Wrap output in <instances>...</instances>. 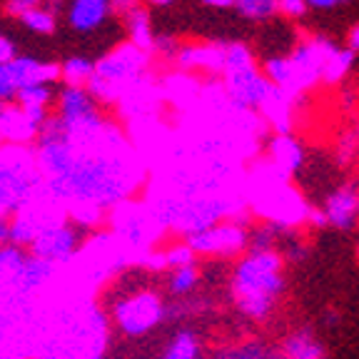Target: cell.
Masks as SVG:
<instances>
[{
	"mask_svg": "<svg viewBox=\"0 0 359 359\" xmlns=\"http://www.w3.org/2000/svg\"><path fill=\"white\" fill-rule=\"evenodd\" d=\"M235 6L250 20H267L277 13V0H235Z\"/></svg>",
	"mask_w": 359,
	"mask_h": 359,
	"instance_id": "22",
	"label": "cell"
},
{
	"mask_svg": "<svg viewBox=\"0 0 359 359\" xmlns=\"http://www.w3.org/2000/svg\"><path fill=\"white\" fill-rule=\"evenodd\" d=\"M22 359H45V357H38V354H30V357H22Z\"/></svg>",
	"mask_w": 359,
	"mask_h": 359,
	"instance_id": "39",
	"label": "cell"
},
{
	"mask_svg": "<svg viewBox=\"0 0 359 359\" xmlns=\"http://www.w3.org/2000/svg\"><path fill=\"white\" fill-rule=\"evenodd\" d=\"M269 168L275 170L282 180L290 177L294 170L302 165L304 160V150L292 135H277L275 140L269 142Z\"/></svg>",
	"mask_w": 359,
	"mask_h": 359,
	"instance_id": "9",
	"label": "cell"
},
{
	"mask_svg": "<svg viewBox=\"0 0 359 359\" xmlns=\"http://www.w3.org/2000/svg\"><path fill=\"white\" fill-rule=\"evenodd\" d=\"M262 75L267 78V83L272 85V88L282 90V93H285L287 97H292V100L302 93L290 57H269V60H264V73Z\"/></svg>",
	"mask_w": 359,
	"mask_h": 359,
	"instance_id": "15",
	"label": "cell"
},
{
	"mask_svg": "<svg viewBox=\"0 0 359 359\" xmlns=\"http://www.w3.org/2000/svg\"><path fill=\"white\" fill-rule=\"evenodd\" d=\"M128 33H130V45H135L137 50H152V43H155V35L150 28V18L142 8H135L128 15Z\"/></svg>",
	"mask_w": 359,
	"mask_h": 359,
	"instance_id": "16",
	"label": "cell"
},
{
	"mask_svg": "<svg viewBox=\"0 0 359 359\" xmlns=\"http://www.w3.org/2000/svg\"><path fill=\"white\" fill-rule=\"evenodd\" d=\"M217 359H272V349L264 347L259 339H242L224 344L217 352Z\"/></svg>",
	"mask_w": 359,
	"mask_h": 359,
	"instance_id": "18",
	"label": "cell"
},
{
	"mask_svg": "<svg viewBox=\"0 0 359 359\" xmlns=\"http://www.w3.org/2000/svg\"><path fill=\"white\" fill-rule=\"evenodd\" d=\"M304 222H307L309 227H314V230H322V227H327L325 212H322V210H317V208H309L307 219H304Z\"/></svg>",
	"mask_w": 359,
	"mask_h": 359,
	"instance_id": "29",
	"label": "cell"
},
{
	"mask_svg": "<svg viewBox=\"0 0 359 359\" xmlns=\"http://www.w3.org/2000/svg\"><path fill=\"white\" fill-rule=\"evenodd\" d=\"M347 50H352V53H357L359 50V25H354L352 30L347 33Z\"/></svg>",
	"mask_w": 359,
	"mask_h": 359,
	"instance_id": "34",
	"label": "cell"
},
{
	"mask_svg": "<svg viewBox=\"0 0 359 359\" xmlns=\"http://www.w3.org/2000/svg\"><path fill=\"white\" fill-rule=\"evenodd\" d=\"M277 13L287 18H302L307 13V0H277Z\"/></svg>",
	"mask_w": 359,
	"mask_h": 359,
	"instance_id": "26",
	"label": "cell"
},
{
	"mask_svg": "<svg viewBox=\"0 0 359 359\" xmlns=\"http://www.w3.org/2000/svg\"><path fill=\"white\" fill-rule=\"evenodd\" d=\"M354 65V53L352 50H342V48H334V50L327 55L325 65H322V75L320 80H325V83H342L344 78L349 75V70H352Z\"/></svg>",
	"mask_w": 359,
	"mask_h": 359,
	"instance_id": "17",
	"label": "cell"
},
{
	"mask_svg": "<svg viewBox=\"0 0 359 359\" xmlns=\"http://www.w3.org/2000/svg\"><path fill=\"white\" fill-rule=\"evenodd\" d=\"M182 67H205L210 73L224 70V45H185L175 53Z\"/></svg>",
	"mask_w": 359,
	"mask_h": 359,
	"instance_id": "12",
	"label": "cell"
},
{
	"mask_svg": "<svg viewBox=\"0 0 359 359\" xmlns=\"http://www.w3.org/2000/svg\"><path fill=\"white\" fill-rule=\"evenodd\" d=\"M0 137L13 145H30L38 137V128L25 118L20 105H6L0 112Z\"/></svg>",
	"mask_w": 359,
	"mask_h": 359,
	"instance_id": "10",
	"label": "cell"
},
{
	"mask_svg": "<svg viewBox=\"0 0 359 359\" xmlns=\"http://www.w3.org/2000/svg\"><path fill=\"white\" fill-rule=\"evenodd\" d=\"M337 45L327 38H309L307 43H302L297 50L290 55V62L294 67V75L299 80V88L307 90L314 83H320L322 65H325L327 55L334 50Z\"/></svg>",
	"mask_w": 359,
	"mask_h": 359,
	"instance_id": "6",
	"label": "cell"
},
{
	"mask_svg": "<svg viewBox=\"0 0 359 359\" xmlns=\"http://www.w3.org/2000/svg\"><path fill=\"white\" fill-rule=\"evenodd\" d=\"M247 227L232 222V219H219V222L210 224L205 230L190 235V247L195 257L205 259H230L240 257L247 252Z\"/></svg>",
	"mask_w": 359,
	"mask_h": 359,
	"instance_id": "2",
	"label": "cell"
},
{
	"mask_svg": "<svg viewBox=\"0 0 359 359\" xmlns=\"http://www.w3.org/2000/svg\"><path fill=\"white\" fill-rule=\"evenodd\" d=\"M222 75H224V93L232 100V105H240L245 110L247 107H259V102L272 90V85L259 73L255 62L227 65L222 70Z\"/></svg>",
	"mask_w": 359,
	"mask_h": 359,
	"instance_id": "4",
	"label": "cell"
},
{
	"mask_svg": "<svg viewBox=\"0 0 359 359\" xmlns=\"http://www.w3.org/2000/svg\"><path fill=\"white\" fill-rule=\"evenodd\" d=\"M18 90H20V85H18L15 75H13L11 62H0V102L3 105L15 102Z\"/></svg>",
	"mask_w": 359,
	"mask_h": 359,
	"instance_id": "25",
	"label": "cell"
},
{
	"mask_svg": "<svg viewBox=\"0 0 359 359\" xmlns=\"http://www.w3.org/2000/svg\"><path fill=\"white\" fill-rule=\"evenodd\" d=\"M327 224L337 230H352L359 222V182H344L332 190L322 208Z\"/></svg>",
	"mask_w": 359,
	"mask_h": 359,
	"instance_id": "7",
	"label": "cell"
},
{
	"mask_svg": "<svg viewBox=\"0 0 359 359\" xmlns=\"http://www.w3.org/2000/svg\"><path fill=\"white\" fill-rule=\"evenodd\" d=\"M13 57H15V45L6 35H0V62H11Z\"/></svg>",
	"mask_w": 359,
	"mask_h": 359,
	"instance_id": "30",
	"label": "cell"
},
{
	"mask_svg": "<svg viewBox=\"0 0 359 359\" xmlns=\"http://www.w3.org/2000/svg\"><path fill=\"white\" fill-rule=\"evenodd\" d=\"M53 257H55V252H53L50 240L45 235H40V232L25 227V230L13 240L11 262L8 264H13L22 275H33V272H40Z\"/></svg>",
	"mask_w": 359,
	"mask_h": 359,
	"instance_id": "5",
	"label": "cell"
},
{
	"mask_svg": "<svg viewBox=\"0 0 359 359\" xmlns=\"http://www.w3.org/2000/svg\"><path fill=\"white\" fill-rule=\"evenodd\" d=\"M327 325H337V312H327Z\"/></svg>",
	"mask_w": 359,
	"mask_h": 359,
	"instance_id": "36",
	"label": "cell"
},
{
	"mask_svg": "<svg viewBox=\"0 0 359 359\" xmlns=\"http://www.w3.org/2000/svg\"><path fill=\"white\" fill-rule=\"evenodd\" d=\"M110 15V0H73L70 6V25L75 30H95Z\"/></svg>",
	"mask_w": 359,
	"mask_h": 359,
	"instance_id": "14",
	"label": "cell"
},
{
	"mask_svg": "<svg viewBox=\"0 0 359 359\" xmlns=\"http://www.w3.org/2000/svg\"><path fill=\"white\" fill-rule=\"evenodd\" d=\"M147 3H152V6H170L175 0H147Z\"/></svg>",
	"mask_w": 359,
	"mask_h": 359,
	"instance_id": "37",
	"label": "cell"
},
{
	"mask_svg": "<svg viewBox=\"0 0 359 359\" xmlns=\"http://www.w3.org/2000/svg\"><path fill=\"white\" fill-rule=\"evenodd\" d=\"M282 267H285V257L277 250L245 252V257L235 264L230 294L237 312L245 320L267 322L272 317L285 292Z\"/></svg>",
	"mask_w": 359,
	"mask_h": 359,
	"instance_id": "1",
	"label": "cell"
},
{
	"mask_svg": "<svg viewBox=\"0 0 359 359\" xmlns=\"http://www.w3.org/2000/svg\"><path fill=\"white\" fill-rule=\"evenodd\" d=\"M205 6H210V8H230V6H235V0H202Z\"/></svg>",
	"mask_w": 359,
	"mask_h": 359,
	"instance_id": "35",
	"label": "cell"
},
{
	"mask_svg": "<svg viewBox=\"0 0 359 359\" xmlns=\"http://www.w3.org/2000/svg\"><path fill=\"white\" fill-rule=\"evenodd\" d=\"M292 105H294L292 97H287L282 90L272 88L267 93V97L259 102L257 110L262 112L264 120L275 128L277 135H292V128H294V120H292Z\"/></svg>",
	"mask_w": 359,
	"mask_h": 359,
	"instance_id": "11",
	"label": "cell"
},
{
	"mask_svg": "<svg viewBox=\"0 0 359 359\" xmlns=\"http://www.w3.org/2000/svg\"><path fill=\"white\" fill-rule=\"evenodd\" d=\"M272 359H327V349L309 327H302L285 337L280 349L272 352Z\"/></svg>",
	"mask_w": 359,
	"mask_h": 359,
	"instance_id": "8",
	"label": "cell"
},
{
	"mask_svg": "<svg viewBox=\"0 0 359 359\" xmlns=\"http://www.w3.org/2000/svg\"><path fill=\"white\" fill-rule=\"evenodd\" d=\"M93 73H95V65L88 57H67L60 65V78L65 80V85H73V88H85Z\"/></svg>",
	"mask_w": 359,
	"mask_h": 359,
	"instance_id": "19",
	"label": "cell"
},
{
	"mask_svg": "<svg viewBox=\"0 0 359 359\" xmlns=\"http://www.w3.org/2000/svg\"><path fill=\"white\" fill-rule=\"evenodd\" d=\"M22 25H28L35 33H53L55 30V15L50 11H43V8H35V11L20 15Z\"/></svg>",
	"mask_w": 359,
	"mask_h": 359,
	"instance_id": "24",
	"label": "cell"
},
{
	"mask_svg": "<svg viewBox=\"0 0 359 359\" xmlns=\"http://www.w3.org/2000/svg\"><path fill=\"white\" fill-rule=\"evenodd\" d=\"M334 157H337V165H342V168H349L357 160V135H354V128L344 130L337 137Z\"/></svg>",
	"mask_w": 359,
	"mask_h": 359,
	"instance_id": "23",
	"label": "cell"
},
{
	"mask_svg": "<svg viewBox=\"0 0 359 359\" xmlns=\"http://www.w3.org/2000/svg\"><path fill=\"white\" fill-rule=\"evenodd\" d=\"M347 3V0H307V8H317V11H330V8H337Z\"/></svg>",
	"mask_w": 359,
	"mask_h": 359,
	"instance_id": "33",
	"label": "cell"
},
{
	"mask_svg": "<svg viewBox=\"0 0 359 359\" xmlns=\"http://www.w3.org/2000/svg\"><path fill=\"white\" fill-rule=\"evenodd\" d=\"M152 50H160V53H165V55H175V53H177V45H175L170 38H155Z\"/></svg>",
	"mask_w": 359,
	"mask_h": 359,
	"instance_id": "31",
	"label": "cell"
},
{
	"mask_svg": "<svg viewBox=\"0 0 359 359\" xmlns=\"http://www.w3.org/2000/svg\"><path fill=\"white\" fill-rule=\"evenodd\" d=\"M285 257L292 259V262H302V259L307 257V245H304V242L292 240L290 245H287V250H285Z\"/></svg>",
	"mask_w": 359,
	"mask_h": 359,
	"instance_id": "28",
	"label": "cell"
},
{
	"mask_svg": "<svg viewBox=\"0 0 359 359\" xmlns=\"http://www.w3.org/2000/svg\"><path fill=\"white\" fill-rule=\"evenodd\" d=\"M40 3L43 0H8V13H13V15H25V13L35 11V8H40Z\"/></svg>",
	"mask_w": 359,
	"mask_h": 359,
	"instance_id": "27",
	"label": "cell"
},
{
	"mask_svg": "<svg viewBox=\"0 0 359 359\" xmlns=\"http://www.w3.org/2000/svg\"><path fill=\"white\" fill-rule=\"evenodd\" d=\"M3 107H6V105H3V102H0V112H3Z\"/></svg>",
	"mask_w": 359,
	"mask_h": 359,
	"instance_id": "40",
	"label": "cell"
},
{
	"mask_svg": "<svg viewBox=\"0 0 359 359\" xmlns=\"http://www.w3.org/2000/svg\"><path fill=\"white\" fill-rule=\"evenodd\" d=\"M50 100H53L50 85H25V88L18 90V97H15V102L20 107H28V105L48 107Z\"/></svg>",
	"mask_w": 359,
	"mask_h": 359,
	"instance_id": "21",
	"label": "cell"
},
{
	"mask_svg": "<svg viewBox=\"0 0 359 359\" xmlns=\"http://www.w3.org/2000/svg\"><path fill=\"white\" fill-rule=\"evenodd\" d=\"M250 235V242H247V252H262V250H275V242L277 235H280V227L275 224H257L252 232H247Z\"/></svg>",
	"mask_w": 359,
	"mask_h": 359,
	"instance_id": "20",
	"label": "cell"
},
{
	"mask_svg": "<svg viewBox=\"0 0 359 359\" xmlns=\"http://www.w3.org/2000/svg\"><path fill=\"white\" fill-rule=\"evenodd\" d=\"M147 65V53L137 50L135 45H120L112 53H107L100 62H95V75L102 78L115 93H125V88L137 83Z\"/></svg>",
	"mask_w": 359,
	"mask_h": 359,
	"instance_id": "3",
	"label": "cell"
},
{
	"mask_svg": "<svg viewBox=\"0 0 359 359\" xmlns=\"http://www.w3.org/2000/svg\"><path fill=\"white\" fill-rule=\"evenodd\" d=\"M135 8H137V0H110V11L123 13V15H128Z\"/></svg>",
	"mask_w": 359,
	"mask_h": 359,
	"instance_id": "32",
	"label": "cell"
},
{
	"mask_svg": "<svg viewBox=\"0 0 359 359\" xmlns=\"http://www.w3.org/2000/svg\"><path fill=\"white\" fill-rule=\"evenodd\" d=\"M354 135H357V157H359V123L354 125Z\"/></svg>",
	"mask_w": 359,
	"mask_h": 359,
	"instance_id": "38",
	"label": "cell"
},
{
	"mask_svg": "<svg viewBox=\"0 0 359 359\" xmlns=\"http://www.w3.org/2000/svg\"><path fill=\"white\" fill-rule=\"evenodd\" d=\"M25 230V215L20 202H3L0 205V267L11 262L13 240Z\"/></svg>",
	"mask_w": 359,
	"mask_h": 359,
	"instance_id": "13",
	"label": "cell"
}]
</instances>
